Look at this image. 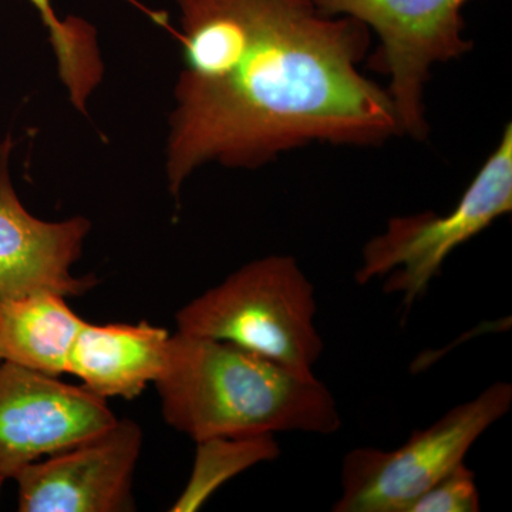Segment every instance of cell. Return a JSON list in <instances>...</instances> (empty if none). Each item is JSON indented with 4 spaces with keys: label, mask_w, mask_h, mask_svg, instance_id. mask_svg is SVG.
<instances>
[{
    "label": "cell",
    "mask_w": 512,
    "mask_h": 512,
    "mask_svg": "<svg viewBox=\"0 0 512 512\" xmlns=\"http://www.w3.org/2000/svg\"><path fill=\"white\" fill-rule=\"evenodd\" d=\"M184 69L167 141L177 195L202 165L258 168L312 143L402 134L387 90L360 72L370 30L312 0H175Z\"/></svg>",
    "instance_id": "6da1fadb"
},
{
    "label": "cell",
    "mask_w": 512,
    "mask_h": 512,
    "mask_svg": "<svg viewBox=\"0 0 512 512\" xmlns=\"http://www.w3.org/2000/svg\"><path fill=\"white\" fill-rule=\"evenodd\" d=\"M156 386L165 423L195 443L275 433L329 436L342 427L335 397L315 375L178 330L168 339Z\"/></svg>",
    "instance_id": "7a4b0ae2"
},
{
    "label": "cell",
    "mask_w": 512,
    "mask_h": 512,
    "mask_svg": "<svg viewBox=\"0 0 512 512\" xmlns=\"http://www.w3.org/2000/svg\"><path fill=\"white\" fill-rule=\"evenodd\" d=\"M315 286L291 255L241 266L175 315L178 332L232 343L302 376L322 356Z\"/></svg>",
    "instance_id": "3957f363"
},
{
    "label": "cell",
    "mask_w": 512,
    "mask_h": 512,
    "mask_svg": "<svg viewBox=\"0 0 512 512\" xmlns=\"http://www.w3.org/2000/svg\"><path fill=\"white\" fill-rule=\"evenodd\" d=\"M512 211V126L447 214L424 211L394 217L362 251L355 281L384 279L383 291L402 296L406 311L426 295L448 256Z\"/></svg>",
    "instance_id": "277c9868"
},
{
    "label": "cell",
    "mask_w": 512,
    "mask_h": 512,
    "mask_svg": "<svg viewBox=\"0 0 512 512\" xmlns=\"http://www.w3.org/2000/svg\"><path fill=\"white\" fill-rule=\"evenodd\" d=\"M512 406V384H490L476 399L414 430L402 447H359L342 464V494L335 512H409L421 494L464 463L481 436Z\"/></svg>",
    "instance_id": "5b68a950"
},
{
    "label": "cell",
    "mask_w": 512,
    "mask_h": 512,
    "mask_svg": "<svg viewBox=\"0 0 512 512\" xmlns=\"http://www.w3.org/2000/svg\"><path fill=\"white\" fill-rule=\"evenodd\" d=\"M326 15L359 20L379 39L373 64L389 77L386 90L400 131L416 140L429 133L427 83L431 70L473 49L464 8L471 0H312Z\"/></svg>",
    "instance_id": "8992f818"
},
{
    "label": "cell",
    "mask_w": 512,
    "mask_h": 512,
    "mask_svg": "<svg viewBox=\"0 0 512 512\" xmlns=\"http://www.w3.org/2000/svg\"><path fill=\"white\" fill-rule=\"evenodd\" d=\"M107 400L84 386L0 360V474L13 478L42 457L113 426Z\"/></svg>",
    "instance_id": "52a82bcc"
},
{
    "label": "cell",
    "mask_w": 512,
    "mask_h": 512,
    "mask_svg": "<svg viewBox=\"0 0 512 512\" xmlns=\"http://www.w3.org/2000/svg\"><path fill=\"white\" fill-rule=\"evenodd\" d=\"M141 447V427L121 419L92 439L28 464L13 477L19 511H133L131 487Z\"/></svg>",
    "instance_id": "ba28073f"
},
{
    "label": "cell",
    "mask_w": 512,
    "mask_h": 512,
    "mask_svg": "<svg viewBox=\"0 0 512 512\" xmlns=\"http://www.w3.org/2000/svg\"><path fill=\"white\" fill-rule=\"evenodd\" d=\"M10 141L0 144V302L39 292L80 296L94 276H74L92 224L83 217L43 221L20 202L9 174Z\"/></svg>",
    "instance_id": "9c48e42d"
},
{
    "label": "cell",
    "mask_w": 512,
    "mask_h": 512,
    "mask_svg": "<svg viewBox=\"0 0 512 512\" xmlns=\"http://www.w3.org/2000/svg\"><path fill=\"white\" fill-rule=\"evenodd\" d=\"M170 333L148 322L84 323L67 373L103 399H134L156 383L165 365Z\"/></svg>",
    "instance_id": "30bf717a"
},
{
    "label": "cell",
    "mask_w": 512,
    "mask_h": 512,
    "mask_svg": "<svg viewBox=\"0 0 512 512\" xmlns=\"http://www.w3.org/2000/svg\"><path fill=\"white\" fill-rule=\"evenodd\" d=\"M84 323L60 293L0 302V360L62 376Z\"/></svg>",
    "instance_id": "8fae6325"
},
{
    "label": "cell",
    "mask_w": 512,
    "mask_h": 512,
    "mask_svg": "<svg viewBox=\"0 0 512 512\" xmlns=\"http://www.w3.org/2000/svg\"><path fill=\"white\" fill-rule=\"evenodd\" d=\"M275 434L256 436L212 437L197 441L194 467L171 511L200 510L221 485L255 464L272 461L281 454Z\"/></svg>",
    "instance_id": "7c38bea8"
},
{
    "label": "cell",
    "mask_w": 512,
    "mask_h": 512,
    "mask_svg": "<svg viewBox=\"0 0 512 512\" xmlns=\"http://www.w3.org/2000/svg\"><path fill=\"white\" fill-rule=\"evenodd\" d=\"M45 23L59 66L60 79L70 94L73 106L86 110L87 99L103 76L96 32L84 20L59 18L52 0H29Z\"/></svg>",
    "instance_id": "4fadbf2b"
},
{
    "label": "cell",
    "mask_w": 512,
    "mask_h": 512,
    "mask_svg": "<svg viewBox=\"0 0 512 512\" xmlns=\"http://www.w3.org/2000/svg\"><path fill=\"white\" fill-rule=\"evenodd\" d=\"M481 510L476 473L458 464L447 476L431 485L409 508V512H478Z\"/></svg>",
    "instance_id": "5bb4252c"
},
{
    "label": "cell",
    "mask_w": 512,
    "mask_h": 512,
    "mask_svg": "<svg viewBox=\"0 0 512 512\" xmlns=\"http://www.w3.org/2000/svg\"><path fill=\"white\" fill-rule=\"evenodd\" d=\"M6 477L0 474V491H2L3 483H5Z\"/></svg>",
    "instance_id": "9a60e30c"
}]
</instances>
